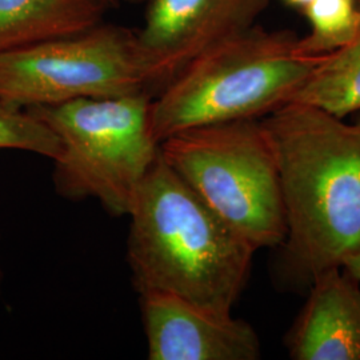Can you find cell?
<instances>
[{
  "instance_id": "cell-1",
  "label": "cell",
  "mask_w": 360,
  "mask_h": 360,
  "mask_svg": "<svg viewBox=\"0 0 360 360\" xmlns=\"http://www.w3.org/2000/svg\"><path fill=\"white\" fill-rule=\"evenodd\" d=\"M260 122L279 169L287 226L276 278L309 290L360 247V122L295 102Z\"/></svg>"
},
{
  "instance_id": "cell-2",
  "label": "cell",
  "mask_w": 360,
  "mask_h": 360,
  "mask_svg": "<svg viewBox=\"0 0 360 360\" xmlns=\"http://www.w3.org/2000/svg\"><path fill=\"white\" fill-rule=\"evenodd\" d=\"M127 262L136 291L232 314L257 250L159 156L129 210Z\"/></svg>"
},
{
  "instance_id": "cell-3",
  "label": "cell",
  "mask_w": 360,
  "mask_h": 360,
  "mask_svg": "<svg viewBox=\"0 0 360 360\" xmlns=\"http://www.w3.org/2000/svg\"><path fill=\"white\" fill-rule=\"evenodd\" d=\"M291 31L252 26L195 58L151 104V129L166 138L207 124L262 119L291 103L324 55H307Z\"/></svg>"
},
{
  "instance_id": "cell-4",
  "label": "cell",
  "mask_w": 360,
  "mask_h": 360,
  "mask_svg": "<svg viewBox=\"0 0 360 360\" xmlns=\"http://www.w3.org/2000/svg\"><path fill=\"white\" fill-rule=\"evenodd\" d=\"M147 92L83 98L26 108L58 136L53 183L62 196L95 199L114 217H129L143 180L159 156Z\"/></svg>"
},
{
  "instance_id": "cell-5",
  "label": "cell",
  "mask_w": 360,
  "mask_h": 360,
  "mask_svg": "<svg viewBox=\"0 0 360 360\" xmlns=\"http://www.w3.org/2000/svg\"><path fill=\"white\" fill-rule=\"evenodd\" d=\"M159 153L257 251L283 243L287 226L279 169L260 119L184 129L160 142Z\"/></svg>"
},
{
  "instance_id": "cell-6",
  "label": "cell",
  "mask_w": 360,
  "mask_h": 360,
  "mask_svg": "<svg viewBox=\"0 0 360 360\" xmlns=\"http://www.w3.org/2000/svg\"><path fill=\"white\" fill-rule=\"evenodd\" d=\"M141 92L146 75L135 31L126 27L101 22L0 52V99L23 108Z\"/></svg>"
},
{
  "instance_id": "cell-7",
  "label": "cell",
  "mask_w": 360,
  "mask_h": 360,
  "mask_svg": "<svg viewBox=\"0 0 360 360\" xmlns=\"http://www.w3.org/2000/svg\"><path fill=\"white\" fill-rule=\"evenodd\" d=\"M267 6L269 0H148L144 26L135 31L147 92L155 98L200 53L255 26Z\"/></svg>"
},
{
  "instance_id": "cell-8",
  "label": "cell",
  "mask_w": 360,
  "mask_h": 360,
  "mask_svg": "<svg viewBox=\"0 0 360 360\" xmlns=\"http://www.w3.org/2000/svg\"><path fill=\"white\" fill-rule=\"evenodd\" d=\"M139 295L148 359H260V339L250 323L167 292Z\"/></svg>"
},
{
  "instance_id": "cell-9",
  "label": "cell",
  "mask_w": 360,
  "mask_h": 360,
  "mask_svg": "<svg viewBox=\"0 0 360 360\" xmlns=\"http://www.w3.org/2000/svg\"><path fill=\"white\" fill-rule=\"evenodd\" d=\"M294 360H360V281L345 267L321 274L284 338Z\"/></svg>"
},
{
  "instance_id": "cell-10",
  "label": "cell",
  "mask_w": 360,
  "mask_h": 360,
  "mask_svg": "<svg viewBox=\"0 0 360 360\" xmlns=\"http://www.w3.org/2000/svg\"><path fill=\"white\" fill-rule=\"evenodd\" d=\"M105 13L96 0H0V52L84 31Z\"/></svg>"
},
{
  "instance_id": "cell-11",
  "label": "cell",
  "mask_w": 360,
  "mask_h": 360,
  "mask_svg": "<svg viewBox=\"0 0 360 360\" xmlns=\"http://www.w3.org/2000/svg\"><path fill=\"white\" fill-rule=\"evenodd\" d=\"M292 102L340 119L360 111V34L345 47L323 56Z\"/></svg>"
},
{
  "instance_id": "cell-12",
  "label": "cell",
  "mask_w": 360,
  "mask_h": 360,
  "mask_svg": "<svg viewBox=\"0 0 360 360\" xmlns=\"http://www.w3.org/2000/svg\"><path fill=\"white\" fill-rule=\"evenodd\" d=\"M300 11L311 32L299 38L297 47L307 55L336 51L360 34V0H312Z\"/></svg>"
},
{
  "instance_id": "cell-13",
  "label": "cell",
  "mask_w": 360,
  "mask_h": 360,
  "mask_svg": "<svg viewBox=\"0 0 360 360\" xmlns=\"http://www.w3.org/2000/svg\"><path fill=\"white\" fill-rule=\"evenodd\" d=\"M0 150H19L56 159L58 136L37 116L18 104L0 99Z\"/></svg>"
},
{
  "instance_id": "cell-14",
  "label": "cell",
  "mask_w": 360,
  "mask_h": 360,
  "mask_svg": "<svg viewBox=\"0 0 360 360\" xmlns=\"http://www.w3.org/2000/svg\"><path fill=\"white\" fill-rule=\"evenodd\" d=\"M343 267L360 281V247L351 257H348Z\"/></svg>"
},
{
  "instance_id": "cell-15",
  "label": "cell",
  "mask_w": 360,
  "mask_h": 360,
  "mask_svg": "<svg viewBox=\"0 0 360 360\" xmlns=\"http://www.w3.org/2000/svg\"><path fill=\"white\" fill-rule=\"evenodd\" d=\"M283 1L285 4H288V6L294 7V8L302 10L304 6H307L309 1H312V0H283Z\"/></svg>"
},
{
  "instance_id": "cell-16",
  "label": "cell",
  "mask_w": 360,
  "mask_h": 360,
  "mask_svg": "<svg viewBox=\"0 0 360 360\" xmlns=\"http://www.w3.org/2000/svg\"><path fill=\"white\" fill-rule=\"evenodd\" d=\"M96 1L101 3L107 11H110V10H112V8H116L117 4H119L117 0H96Z\"/></svg>"
},
{
  "instance_id": "cell-17",
  "label": "cell",
  "mask_w": 360,
  "mask_h": 360,
  "mask_svg": "<svg viewBox=\"0 0 360 360\" xmlns=\"http://www.w3.org/2000/svg\"><path fill=\"white\" fill-rule=\"evenodd\" d=\"M129 3H134V4H139V3H142V1H146V0H127Z\"/></svg>"
},
{
  "instance_id": "cell-18",
  "label": "cell",
  "mask_w": 360,
  "mask_h": 360,
  "mask_svg": "<svg viewBox=\"0 0 360 360\" xmlns=\"http://www.w3.org/2000/svg\"><path fill=\"white\" fill-rule=\"evenodd\" d=\"M0 282H1V267H0Z\"/></svg>"
}]
</instances>
